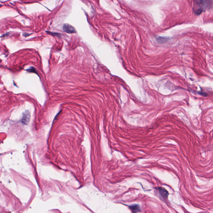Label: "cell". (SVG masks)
Wrapping results in <instances>:
<instances>
[{"instance_id": "cell-1", "label": "cell", "mask_w": 213, "mask_h": 213, "mask_svg": "<svg viewBox=\"0 0 213 213\" xmlns=\"http://www.w3.org/2000/svg\"><path fill=\"white\" fill-rule=\"evenodd\" d=\"M195 3L199 8L196 11L195 13L197 15H199L203 12L204 9L213 7V1L212 0H194Z\"/></svg>"}, {"instance_id": "cell-2", "label": "cell", "mask_w": 213, "mask_h": 213, "mask_svg": "<svg viewBox=\"0 0 213 213\" xmlns=\"http://www.w3.org/2000/svg\"><path fill=\"white\" fill-rule=\"evenodd\" d=\"M156 189L162 198L164 199H167L169 194L168 191L165 189L161 187H159L156 188Z\"/></svg>"}, {"instance_id": "cell-3", "label": "cell", "mask_w": 213, "mask_h": 213, "mask_svg": "<svg viewBox=\"0 0 213 213\" xmlns=\"http://www.w3.org/2000/svg\"><path fill=\"white\" fill-rule=\"evenodd\" d=\"M63 30L64 32L68 33H74L76 32L75 28L68 24H65L64 25Z\"/></svg>"}, {"instance_id": "cell-4", "label": "cell", "mask_w": 213, "mask_h": 213, "mask_svg": "<svg viewBox=\"0 0 213 213\" xmlns=\"http://www.w3.org/2000/svg\"><path fill=\"white\" fill-rule=\"evenodd\" d=\"M30 113L28 110L25 111L23 113L21 122L24 124H27L29 123L30 120Z\"/></svg>"}, {"instance_id": "cell-5", "label": "cell", "mask_w": 213, "mask_h": 213, "mask_svg": "<svg viewBox=\"0 0 213 213\" xmlns=\"http://www.w3.org/2000/svg\"><path fill=\"white\" fill-rule=\"evenodd\" d=\"M129 208L132 213H137L140 212L141 211L140 206L139 204H134L131 206H129Z\"/></svg>"}, {"instance_id": "cell-6", "label": "cell", "mask_w": 213, "mask_h": 213, "mask_svg": "<svg viewBox=\"0 0 213 213\" xmlns=\"http://www.w3.org/2000/svg\"><path fill=\"white\" fill-rule=\"evenodd\" d=\"M169 40V38L166 37H161L159 36L156 38V40L159 43L163 44L166 43Z\"/></svg>"}, {"instance_id": "cell-7", "label": "cell", "mask_w": 213, "mask_h": 213, "mask_svg": "<svg viewBox=\"0 0 213 213\" xmlns=\"http://www.w3.org/2000/svg\"><path fill=\"white\" fill-rule=\"evenodd\" d=\"M26 70L30 73H35L36 74H37V72L36 71V69L33 67H31L28 70Z\"/></svg>"}]
</instances>
